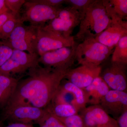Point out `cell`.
I'll list each match as a JSON object with an SVG mask.
<instances>
[{
	"mask_svg": "<svg viewBox=\"0 0 127 127\" xmlns=\"http://www.w3.org/2000/svg\"><path fill=\"white\" fill-rule=\"evenodd\" d=\"M45 109L58 118H64L79 113L76 107L70 104L50 103Z\"/></svg>",
	"mask_w": 127,
	"mask_h": 127,
	"instance_id": "cell-18",
	"label": "cell"
},
{
	"mask_svg": "<svg viewBox=\"0 0 127 127\" xmlns=\"http://www.w3.org/2000/svg\"><path fill=\"white\" fill-rule=\"evenodd\" d=\"M101 72L102 67L100 65H81L80 66L69 70L64 78L83 89L100 76Z\"/></svg>",
	"mask_w": 127,
	"mask_h": 127,
	"instance_id": "cell-12",
	"label": "cell"
},
{
	"mask_svg": "<svg viewBox=\"0 0 127 127\" xmlns=\"http://www.w3.org/2000/svg\"><path fill=\"white\" fill-rule=\"evenodd\" d=\"M93 1V0H65V4L77 10L81 15L82 19Z\"/></svg>",
	"mask_w": 127,
	"mask_h": 127,
	"instance_id": "cell-24",
	"label": "cell"
},
{
	"mask_svg": "<svg viewBox=\"0 0 127 127\" xmlns=\"http://www.w3.org/2000/svg\"><path fill=\"white\" fill-rule=\"evenodd\" d=\"M37 27L32 25L25 26L23 23L19 22L8 39L2 41L14 50L27 52L30 53H36Z\"/></svg>",
	"mask_w": 127,
	"mask_h": 127,
	"instance_id": "cell-6",
	"label": "cell"
},
{
	"mask_svg": "<svg viewBox=\"0 0 127 127\" xmlns=\"http://www.w3.org/2000/svg\"><path fill=\"white\" fill-rule=\"evenodd\" d=\"M77 45L45 53L39 56V63L49 68L69 70L76 60Z\"/></svg>",
	"mask_w": 127,
	"mask_h": 127,
	"instance_id": "cell-9",
	"label": "cell"
},
{
	"mask_svg": "<svg viewBox=\"0 0 127 127\" xmlns=\"http://www.w3.org/2000/svg\"><path fill=\"white\" fill-rule=\"evenodd\" d=\"M127 64L111 62L100 76L111 90L127 92Z\"/></svg>",
	"mask_w": 127,
	"mask_h": 127,
	"instance_id": "cell-13",
	"label": "cell"
},
{
	"mask_svg": "<svg viewBox=\"0 0 127 127\" xmlns=\"http://www.w3.org/2000/svg\"><path fill=\"white\" fill-rule=\"evenodd\" d=\"M81 17L79 12L73 7L68 6L60 9L57 15L49 21L45 30L54 32L66 37L71 36L74 29L80 24Z\"/></svg>",
	"mask_w": 127,
	"mask_h": 127,
	"instance_id": "cell-5",
	"label": "cell"
},
{
	"mask_svg": "<svg viewBox=\"0 0 127 127\" xmlns=\"http://www.w3.org/2000/svg\"><path fill=\"white\" fill-rule=\"evenodd\" d=\"M127 35V26L111 22L95 39L107 47L114 49L120 39Z\"/></svg>",
	"mask_w": 127,
	"mask_h": 127,
	"instance_id": "cell-15",
	"label": "cell"
},
{
	"mask_svg": "<svg viewBox=\"0 0 127 127\" xmlns=\"http://www.w3.org/2000/svg\"><path fill=\"white\" fill-rule=\"evenodd\" d=\"M20 18L18 16H14L5 22L0 33V40L5 41L8 39L16 25L21 22Z\"/></svg>",
	"mask_w": 127,
	"mask_h": 127,
	"instance_id": "cell-22",
	"label": "cell"
},
{
	"mask_svg": "<svg viewBox=\"0 0 127 127\" xmlns=\"http://www.w3.org/2000/svg\"><path fill=\"white\" fill-rule=\"evenodd\" d=\"M19 80L11 75L0 73V109L6 106L15 91Z\"/></svg>",
	"mask_w": 127,
	"mask_h": 127,
	"instance_id": "cell-17",
	"label": "cell"
},
{
	"mask_svg": "<svg viewBox=\"0 0 127 127\" xmlns=\"http://www.w3.org/2000/svg\"><path fill=\"white\" fill-rule=\"evenodd\" d=\"M99 104L109 115L116 119L127 110V92L110 90Z\"/></svg>",
	"mask_w": 127,
	"mask_h": 127,
	"instance_id": "cell-14",
	"label": "cell"
},
{
	"mask_svg": "<svg viewBox=\"0 0 127 127\" xmlns=\"http://www.w3.org/2000/svg\"><path fill=\"white\" fill-rule=\"evenodd\" d=\"M37 2L51 7L61 8L65 4V0H36Z\"/></svg>",
	"mask_w": 127,
	"mask_h": 127,
	"instance_id": "cell-29",
	"label": "cell"
},
{
	"mask_svg": "<svg viewBox=\"0 0 127 127\" xmlns=\"http://www.w3.org/2000/svg\"><path fill=\"white\" fill-rule=\"evenodd\" d=\"M116 120L119 127H127V110L124 112Z\"/></svg>",
	"mask_w": 127,
	"mask_h": 127,
	"instance_id": "cell-30",
	"label": "cell"
},
{
	"mask_svg": "<svg viewBox=\"0 0 127 127\" xmlns=\"http://www.w3.org/2000/svg\"><path fill=\"white\" fill-rule=\"evenodd\" d=\"M58 118L63 123L66 127H86L79 113L66 118Z\"/></svg>",
	"mask_w": 127,
	"mask_h": 127,
	"instance_id": "cell-26",
	"label": "cell"
},
{
	"mask_svg": "<svg viewBox=\"0 0 127 127\" xmlns=\"http://www.w3.org/2000/svg\"><path fill=\"white\" fill-rule=\"evenodd\" d=\"M9 11L5 4V0H0V15Z\"/></svg>",
	"mask_w": 127,
	"mask_h": 127,
	"instance_id": "cell-33",
	"label": "cell"
},
{
	"mask_svg": "<svg viewBox=\"0 0 127 127\" xmlns=\"http://www.w3.org/2000/svg\"><path fill=\"white\" fill-rule=\"evenodd\" d=\"M14 16L15 15H14V14H12L11 12L10 11L7 12L0 15V33L2 26L4 23L9 18H11Z\"/></svg>",
	"mask_w": 127,
	"mask_h": 127,
	"instance_id": "cell-31",
	"label": "cell"
},
{
	"mask_svg": "<svg viewBox=\"0 0 127 127\" xmlns=\"http://www.w3.org/2000/svg\"><path fill=\"white\" fill-rule=\"evenodd\" d=\"M113 51L98 42L95 38L88 37L78 44L76 60L81 65L99 66L106 61Z\"/></svg>",
	"mask_w": 127,
	"mask_h": 127,
	"instance_id": "cell-3",
	"label": "cell"
},
{
	"mask_svg": "<svg viewBox=\"0 0 127 127\" xmlns=\"http://www.w3.org/2000/svg\"><path fill=\"white\" fill-rule=\"evenodd\" d=\"M14 49L5 43L0 41V67L9 60L11 57Z\"/></svg>",
	"mask_w": 127,
	"mask_h": 127,
	"instance_id": "cell-27",
	"label": "cell"
},
{
	"mask_svg": "<svg viewBox=\"0 0 127 127\" xmlns=\"http://www.w3.org/2000/svg\"><path fill=\"white\" fill-rule=\"evenodd\" d=\"M26 2L25 0H5V4L8 10L14 15L18 17Z\"/></svg>",
	"mask_w": 127,
	"mask_h": 127,
	"instance_id": "cell-28",
	"label": "cell"
},
{
	"mask_svg": "<svg viewBox=\"0 0 127 127\" xmlns=\"http://www.w3.org/2000/svg\"><path fill=\"white\" fill-rule=\"evenodd\" d=\"M87 104H100V102L110 90L109 86L100 76L94 79L90 85L83 89Z\"/></svg>",
	"mask_w": 127,
	"mask_h": 127,
	"instance_id": "cell-16",
	"label": "cell"
},
{
	"mask_svg": "<svg viewBox=\"0 0 127 127\" xmlns=\"http://www.w3.org/2000/svg\"><path fill=\"white\" fill-rule=\"evenodd\" d=\"M68 71L41 66L39 64L30 68L27 77L19 81L5 107L24 105L44 109L51 102Z\"/></svg>",
	"mask_w": 127,
	"mask_h": 127,
	"instance_id": "cell-1",
	"label": "cell"
},
{
	"mask_svg": "<svg viewBox=\"0 0 127 127\" xmlns=\"http://www.w3.org/2000/svg\"><path fill=\"white\" fill-rule=\"evenodd\" d=\"M0 127H4L3 125V122L0 119Z\"/></svg>",
	"mask_w": 127,
	"mask_h": 127,
	"instance_id": "cell-34",
	"label": "cell"
},
{
	"mask_svg": "<svg viewBox=\"0 0 127 127\" xmlns=\"http://www.w3.org/2000/svg\"><path fill=\"white\" fill-rule=\"evenodd\" d=\"M111 22L102 0H93L81 20L79 31L74 39L82 41L88 37L95 38Z\"/></svg>",
	"mask_w": 127,
	"mask_h": 127,
	"instance_id": "cell-2",
	"label": "cell"
},
{
	"mask_svg": "<svg viewBox=\"0 0 127 127\" xmlns=\"http://www.w3.org/2000/svg\"><path fill=\"white\" fill-rule=\"evenodd\" d=\"M23 6L24 11L20 20L21 23L30 22L35 27L43 26V24L50 21L57 15L61 8L51 7L37 2L36 0L26 1Z\"/></svg>",
	"mask_w": 127,
	"mask_h": 127,
	"instance_id": "cell-4",
	"label": "cell"
},
{
	"mask_svg": "<svg viewBox=\"0 0 127 127\" xmlns=\"http://www.w3.org/2000/svg\"><path fill=\"white\" fill-rule=\"evenodd\" d=\"M4 127H35L31 124L22 123H10Z\"/></svg>",
	"mask_w": 127,
	"mask_h": 127,
	"instance_id": "cell-32",
	"label": "cell"
},
{
	"mask_svg": "<svg viewBox=\"0 0 127 127\" xmlns=\"http://www.w3.org/2000/svg\"><path fill=\"white\" fill-rule=\"evenodd\" d=\"M51 102L53 103L70 104L77 108L76 98L74 95L71 92L62 88L60 86L57 93Z\"/></svg>",
	"mask_w": 127,
	"mask_h": 127,
	"instance_id": "cell-21",
	"label": "cell"
},
{
	"mask_svg": "<svg viewBox=\"0 0 127 127\" xmlns=\"http://www.w3.org/2000/svg\"><path fill=\"white\" fill-rule=\"evenodd\" d=\"M114 11L121 19L124 20L127 16V0H109Z\"/></svg>",
	"mask_w": 127,
	"mask_h": 127,
	"instance_id": "cell-25",
	"label": "cell"
},
{
	"mask_svg": "<svg viewBox=\"0 0 127 127\" xmlns=\"http://www.w3.org/2000/svg\"><path fill=\"white\" fill-rule=\"evenodd\" d=\"M111 62H117L127 65V35L120 39L114 47Z\"/></svg>",
	"mask_w": 127,
	"mask_h": 127,
	"instance_id": "cell-20",
	"label": "cell"
},
{
	"mask_svg": "<svg viewBox=\"0 0 127 127\" xmlns=\"http://www.w3.org/2000/svg\"><path fill=\"white\" fill-rule=\"evenodd\" d=\"M39 57L36 53L14 50L9 60L0 67V73L11 76L24 73L39 64Z\"/></svg>",
	"mask_w": 127,
	"mask_h": 127,
	"instance_id": "cell-10",
	"label": "cell"
},
{
	"mask_svg": "<svg viewBox=\"0 0 127 127\" xmlns=\"http://www.w3.org/2000/svg\"><path fill=\"white\" fill-rule=\"evenodd\" d=\"M46 110L45 115L38 123L39 127H66L59 119Z\"/></svg>",
	"mask_w": 127,
	"mask_h": 127,
	"instance_id": "cell-23",
	"label": "cell"
},
{
	"mask_svg": "<svg viewBox=\"0 0 127 127\" xmlns=\"http://www.w3.org/2000/svg\"><path fill=\"white\" fill-rule=\"evenodd\" d=\"M86 127H119L117 120L100 104L91 105L79 111Z\"/></svg>",
	"mask_w": 127,
	"mask_h": 127,
	"instance_id": "cell-11",
	"label": "cell"
},
{
	"mask_svg": "<svg viewBox=\"0 0 127 127\" xmlns=\"http://www.w3.org/2000/svg\"><path fill=\"white\" fill-rule=\"evenodd\" d=\"M76 43L72 36L66 37L58 33L45 30L43 26L37 27L36 52L39 56L50 51L72 46Z\"/></svg>",
	"mask_w": 127,
	"mask_h": 127,
	"instance_id": "cell-7",
	"label": "cell"
},
{
	"mask_svg": "<svg viewBox=\"0 0 127 127\" xmlns=\"http://www.w3.org/2000/svg\"><path fill=\"white\" fill-rule=\"evenodd\" d=\"M62 80L60 87L65 90L72 93L75 96L77 106L79 112L86 107L87 101L83 89L77 86L67 80Z\"/></svg>",
	"mask_w": 127,
	"mask_h": 127,
	"instance_id": "cell-19",
	"label": "cell"
},
{
	"mask_svg": "<svg viewBox=\"0 0 127 127\" xmlns=\"http://www.w3.org/2000/svg\"><path fill=\"white\" fill-rule=\"evenodd\" d=\"M46 113V109L31 106H20L6 107L2 110V122L7 121L10 123H18L32 125L37 124Z\"/></svg>",
	"mask_w": 127,
	"mask_h": 127,
	"instance_id": "cell-8",
	"label": "cell"
}]
</instances>
